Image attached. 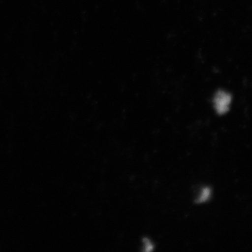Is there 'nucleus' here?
Returning a JSON list of instances; mask_svg holds the SVG:
<instances>
[{
    "label": "nucleus",
    "mask_w": 252,
    "mask_h": 252,
    "mask_svg": "<svg viewBox=\"0 0 252 252\" xmlns=\"http://www.w3.org/2000/svg\"><path fill=\"white\" fill-rule=\"evenodd\" d=\"M231 97L229 94L222 91L217 93L214 97V106L216 111L219 114H223L227 112L229 109Z\"/></svg>",
    "instance_id": "nucleus-1"
},
{
    "label": "nucleus",
    "mask_w": 252,
    "mask_h": 252,
    "mask_svg": "<svg viewBox=\"0 0 252 252\" xmlns=\"http://www.w3.org/2000/svg\"><path fill=\"white\" fill-rule=\"evenodd\" d=\"M212 193V190L209 188H205L202 189L201 193L197 198V203H202L206 202V201L209 199Z\"/></svg>",
    "instance_id": "nucleus-2"
}]
</instances>
